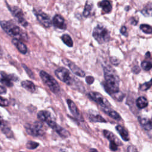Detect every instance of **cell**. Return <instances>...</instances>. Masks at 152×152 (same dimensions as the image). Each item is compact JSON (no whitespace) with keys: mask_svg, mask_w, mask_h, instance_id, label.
Here are the masks:
<instances>
[{"mask_svg":"<svg viewBox=\"0 0 152 152\" xmlns=\"http://www.w3.org/2000/svg\"><path fill=\"white\" fill-rule=\"evenodd\" d=\"M104 77L105 81L102 83L105 91L114 96L119 91L120 79L115 70L110 66H106L103 68Z\"/></svg>","mask_w":152,"mask_h":152,"instance_id":"cell-1","label":"cell"},{"mask_svg":"<svg viewBox=\"0 0 152 152\" xmlns=\"http://www.w3.org/2000/svg\"><path fill=\"white\" fill-rule=\"evenodd\" d=\"M0 26H1L4 31L14 39H27L26 34L20 29V28L17 26L11 21H0Z\"/></svg>","mask_w":152,"mask_h":152,"instance_id":"cell-2","label":"cell"},{"mask_svg":"<svg viewBox=\"0 0 152 152\" xmlns=\"http://www.w3.org/2000/svg\"><path fill=\"white\" fill-rule=\"evenodd\" d=\"M92 35L99 44L109 42L111 38L109 30L101 25H99L95 28L93 30Z\"/></svg>","mask_w":152,"mask_h":152,"instance_id":"cell-3","label":"cell"},{"mask_svg":"<svg viewBox=\"0 0 152 152\" xmlns=\"http://www.w3.org/2000/svg\"><path fill=\"white\" fill-rule=\"evenodd\" d=\"M40 77L47 86L54 93H58L60 92V87L56 80L51 75L44 71H41L40 73Z\"/></svg>","mask_w":152,"mask_h":152,"instance_id":"cell-4","label":"cell"},{"mask_svg":"<svg viewBox=\"0 0 152 152\" xmlns=\"http://www.w3.org/2000/svg\"><path fill=\"white\" fill-rule=\"evenodd\" d=\"M55 74L61 81L69 86H71L74 83V78L69 70L66 68L59 67L55 71Z\"/></svg>","mask_w":152,"mask_h":152,"instance_id":"cell-5","label":"cell"},{"mask_svg":"<svg viewBox=\"0 0 152 152\" xmlns=\"http://www.w3.org/2000/svg\"><path fill=\"white\" fill-rule=\"evenodd\" d=\"M26 131L29 135L33 136H42L45 134L43 129V124L40 122H35L33 124H27L25 126Z\"/></svg>","mask_w":152,"mask_h":152,"instance_id":"cell-6","label":"cell"},{"mask_svg":"<svg viewBox=\"0 0 152 152\" xmlns=\"http://www.w3.org/2000/svg\"><path fill=\"white\" fill-rule=\"evenodd\" d=\"M33 13H35L39 22L44 26L45 28H50L52 25V21L50 17L46 13L42 12L40 10H33Z\"/></svg>","mask_w":152,"mask_h":152,"instance_id":"cell-7","label":"cell"},{"mask_svg":"<svg viewBox=\"0 0 152 152\" xmlns=\"http://www.w3.org/2000/svg\"><path fill=\"white\" fill-rule=\"evenodd\" d=\"M88 96L92 100L98 103L102 107V109H103V108L111 107V105L109 102L99 93L90 92L89 93Z\"/></svg>","mask_w":152,"mask_h":152,"instance_id":"cell-8","label":"cell"},{"mask_svg":"<svg viewBox=\"0 0 152 152\" xmlns=\"http://www.w3.org/2000/svg\"><path fill=\"white\" fill-rule=\"evenodd\" d=\"M8 7L9 10L11 12L13 16L17 19L18 22L24 27H27L28 26V21L25 20L24 17V14L20 8L16 6Z\"/></svg>","mask_w":152,"mask_h":152,"instance_id":"cell-9","label":"cell"},{"mask_svg":"<svg viewBox=\"0 0 152 152\" xmlns=\"http://www.w3.org/2000/svg\"><path fill=\"white\" fill-rule=\"evenodd\" d=\"M62 62L63 63L66 65V66H69L71 71L76 76H79L80 77H84L86 75V73L83 70H82L80 68H79L78 66H77L76 65L73 63L72 61L69 60L68 59L66 58H63L62 59Z\"/></svg>","mask_w":152,"mask_h":152,"instance_id":"cell-10","label":"cell"},{"mask_svg":"<svg viewBox=\"0 0 152 152\" xmlns=\"http://www.w3.org/2000/svg\"><path fill=\"white\" fill-rule=\"evenodd\" d=\"M18 78L14 75H9L4 71H0V82L7 87L13 86V81H16Z\"/></svg>","mask_w":152,"mask_h":152,"instance_id":"cell-11","label":"cell"},{"mask_svg":"<svg viewBox=\"0 0 152 152\" xmlns=\"http://www.w3.org/2000/svg\"><path fill=\"white\" fill-rule=\"evenodd\" d=\"M67 102L68 106L69 107V109L70 110V112H71L73 115L78 120L83 121V117H82L81 115L80 114L76 104L70 99H68L67 100Z\"/></svg>","mask_w":152,"mask_h":152,"instance_id":"cell-12","label":"cell"},{"mask_svg":"<svg viewBox=\"0 0 152 152\" xmlns=\"http://www.w3.org/2000/svg\"><path fill=\"white\" fill-rule=\"evenodd\" d=\"M52 23L55 27L62 29V30H66L67 28V25L65 22L64 18L59 14H56L52 20Z\"/></svg>","mask_w":152,"mask_h":152,"instance_id":"cell-13","label":"cell"},{"mask_svg":"<svg viewBox=\"0 0 152 152\" xmlns=\"http://www.w3.org/2000/svg\"><path fill=\"white\" fill-rule=\"evenodd\" d=\"M13 44L17 48V49L18 50V51L23 54H26L28 52V48L26 45L23 42H21V40L17 39H13L12 40Z\"/></svg>","mask_w":152,"mask_h":152,"instance_id":"cell-14","label":"cell"},{"mask_svg":"<svg viewBox=\"0 0 152 152\" xmlns=\"http://www.w3.org/2000/svg\"><path fill=\"white\" fill-rule=\"evenodd\" d=\"M37 117L38 119L42 121L45 122L47 124L51 121H52V119L51 118V115L50 112H49L47 111H40L38 112Z\"/></svg>","mask_w":152,"mask_h":152,"instance_id":"cell-15","label":"cell"},{"mask_svg":"<svg viewBox=\"0 0 152 152\" xmlns=\"http://www.w3.org/2000/svg\"><path fill=\"white\" fill-rule=\"evenodd\" d=\"M103 134L108 140H110V142L115 143L118 145V146L122 145V143L119 141L118 137H116L114 133H111V131H108V130H104Z\"/></svg>","mask_w":152,"mask_h":152,"instance_id":"cell-16","label":"cell"},{"mask_svg":"<svg viewBox=\"0 0 152 152\" xmlns=\"http://www.w3.org/2000/svg\"><path fill=\"white\" fill-rule=\"evenodd\" d=\"M139 122L144 129L147 131H152V119L147 118H139Z\"/></svg>","mask_w":152,"mask_h":152,"instance_id":"cell-17","label":"cell"},{"mask_svg":"<svg viewBox=\"0 0 152 152\" xmlns=\"http://www.w3.org/2000/svg\"><path fill=\"white\" fill-rule=\"evenodd\" d=\"M52 129H54L55 131L62 137L67 138V137H69L70 135V133L68 131H67L66 129H64V128L61 127L57 124L53 127Z\"/></svg>","mask_w":152,"mask_h":152,"instance_id":"cell-18","label":"cell"},{"mask_svg":"<svg viewBox=\"0 0 152 152\" xmlns=\"http://www.w3.org/2000/svg\"><path fill=\"white\" fill-rule=\"evenodd\" d=\"M102 110L106 113L108 116L110 117L111 118L115 119V120H118L119 121L121 119V116L119 115V114L118 112H117L116 111L111 110L110 107H107V108H103L102 109Z\"/></svg>","mask_w":152,"mask_h":152,"instance_id":"cell-19","label":"cell"},{"mask_svg":"<svg viewBox=\"0 0 152 152\" xmlns=\"http://www.w3.org/2000/svg\"><path fill=\"white\" fill-rule=\"evenodd\" d=\"M116 129L117 130V131L118 132V133L119 134V135L121 136L123 140L126 141H129V137L128 133L124 127L121 125H118L116 127Z\"/></svg>","mask_w":152,"mask_h":152,"instance_id":"cell-20","label":"cell"},{"mask_svg":"<svg viewBox=\"0 0 152 152\" xmlns=\"http://www.w3.org/2000/svg\"><path fill=\"white\" fill-rule=\"evenodd\" d=\"M21 86L28 91L32 93H33L36 90V86L35 84L31 81L25 80L22 81L21 82Z\"/></svg>","mask_w":152,"mask_h":152,"instance_id":"cell-21","label":"cell"},{"mask_svg":"<svg viewBox=\"0 0 152 152\" xmlns=\"http://www.w3.org/2000/svg\"><path fill=\"white\" fill-rule=\"evenodd\" d=\"M99 6L101 7L103 11L106 13H110L112 11V5L110 1H106V0L100 2L99 3Z\"/></svg>","mask_w":152,"mask_h":152,"instance_id":"cell-22","label":"cell"},{"mask_svg":"<svg viewBox=\"0 0 152 152\" xmlns=\"http://www.w3.org/2000/svg\"><path fill=\"white\" fill-rule=\"evenodd\" d=\"M93 7V4L92 1H87L84 7V10L83 13V15L85 17H88L90 15L91 11Z\"/></svg>","mask_w":152,"mask_h":152,"instance_id":"cell-23","label":"cell"},{"mask_svg":"<svg viewBox=\"0 0 152 152\" xmlns=\"http://www.w3.org/2000/svg\"><path fill=\"white\" fill-rule=\"evenodd\" d=\"M141 13L145 17H152V3H149L146 4L141 11Z\"/></svg>","mask_w":152,"mask_h":152,"instance_id":"cell-24","label":"cell"},{"mask_svg":"<svg viewBox=\"0 0 152 152\" xmlns=\"http://www.w3.org/2000/svg\"><path fill=\"white\" fill-rule=\"evenodd\" d=\"M148 100L147 99L143 96L139 97L136 100V105L139 108V109H143L147 106L148 105Z\"/></svg>","mask_w":152,"mask_h":152,"instance_id":"cell-25","label":"cell"},{"mask_svg":"<svg viewBox=\"0 0 152 152\" xmlns=\"http://www.w3.org/2000/svg\"><path fill=\"white\" fill-rule=\"evenodd\" d=\"M89 119L92 122H106V121L99 114H90L89 115Z\"/></svg>","mask_w":152,"mask_h":152,"instance_id":"cell-26","label":"cell"},{"mask_svg":"<svg viewBox=\"0 0 152 152\" xmlns=\"http://www.w3.org/2000/svg\"><path fill=\"white\" fill-rule=\"evenodd\" d=\"M61 39L67 46H68L69 47H73V41L71 37H70V36H69V35H67V34H64L62 36Z\"/></svg>","mask_w":152,"mask_h":152,"instance_id":"cell-27","label":"cell"},{"mask_svg":"<svg viewBox=\"0 0 152 152\" xmlns=\"http://www.w3.org/2000/svg\"><path fill=\"white\" fill-rule=\"evenodd\" d=\"M151 86H152V78L150 81L146 82L143 84H141L139 88V89L141 91H147L148 89H149L151 88Z\"/></svg>","mask_w":152,"mask_h":152,"instance_id":"cell-28","label":"cell"},{"mask_svg":"<svg viewBox=\"0 0 152 152\" xmlns=\"http://www.w3.org/2000/svg\"><path fill=\"white\" fill-rule=\"evenodd\" d=\"M141 66L142 69L145 71H149L152 69V62L151 61H144L141 62Z\"/></svg>","mask_w":152,"mask_h":152,"instance_id":"cell-29","label":"cell"},{"mask_svg":"<svg viewBox=\"0 0 152 152\" xmlns=\"http://www.w3.org/2000/svg\"><path fill=\"white\" fill-rule=\"evenodd\" d=\"M140 29L146 34H152V27L148 25L143 24L140 26Z\"/></svg>","mask_w":152,"mask_h":152,"instance_id":"cell-30","label":"cell"},{"mask_svg":"<svg viewBox=\"0 0 152 152\" xmlns=\"http://www.w3.org/2000/svg\"><path fill=\"white\" fill-rule=\"evenodd\" d=\"M2 131L3 132V133L8 137L10 139L13 138L14 137V134L13 131L11 130V129L10 128L8 127H4L2 129Z\"/></svg>","mask_w":152,"mask_h":152,"instance_id":"cell-31","label":"cell"},{"mask_svg":"<svg viewBox=\"0 0 152 152\" xmlns=\"http://www.w3.org/2000/svg\"><path fill=\"white\" fill-rule=\"evenodd\" d=\"M39 146V143L33 141H29L26 144V147L29 150H33Z\"/></svg>","mask_w":152,"mask_h":152,"instance_id":"cell-32","label":"cell"},{"mask_svg":"<svg viewBox=\"0 0 152 152\" xmlns=\"http://www.w3.org/2000/svg\"><path fill=\"white\" fill-rule=\"evenodd\" d=\"M8 105H9V102L7 99H5L1 96H0V106H7Z\"/></svg>","mask_w":152,"mask_h":152,"instance_id":"cell-33","label":"cell"},{"mask_svg":"<svg viewBox=\"0 0 152 152\" xmlns=\"http://www.w3.org/2000/svg\"><path fill=\"white\" fill-rule=\"evenodd\" d=\"M110 148L112 151H117L118 150V145L114 142H110Z\"/></svg>","mask_w":152,"mask_h":152,"instance_id":"cell-34","label":"cell"},{"mask_svg":"<svg viewBox=\"0 0 152 152\" xmlns=\"http://www.w3.org/2000/svg\"><path fill=\"white\" fill-rule=\"evenodd\" d=\"M111 62L113 65H115V66H118V65L119 64L120 61L119 60V59L117 58L116 57H111Z\"/></svg>","mask_w":152,"mask_h":152,"instance_id":"cell-35","label":"cell"},{"mask_svg":"<svg viewBox=\"0 0 152 152\" xmlns=\"http://www.w3.org/2000/svg\"><path fill=\"white\" fill-rule=\"evenodd\" d=\"M94 80H95V78L92 76H88L86 78V81L87 83L89 84H93L94 82Z\"/></svg>","mask_w":152,"mask_h":152,"instance_id":"cell-36","label":"cell"},{"mask_svg":"<svg viewBox=\"0 0 152 152\" xmlns=\"http://www.w3.org/2000/svg\"><path fill=\"white\" fill-rule=\"evenodd\" d=\"M128 152H138L137 148L134 146H129L127 148Z\"/></svg>","mask_w":152,"mask_h":152,"instance_id":"cell-37","label":"cell"},{"mask_svg":"<svg viewBox=\"0 0 152 152\" xmlns=\"http://www.w3.org/2000/svg\"><path fill=\"white\" fill-rule=\"evenodd\" d=\"M23 68L25 69V70H26V71H26V73L29 74V76H30V77H31V78H33V73H32V72H31V71L30 70V69H29L25 65H23Z\"/></svg>","mask_w":152,"mask_h":152,"instance_id":"cell-38","label":"cell"},{"mask_svg":"<svg viewBox=\"0 0 152 152\" xmlns=\"http://www.w3.org/2000/svg\"><path fill=\"white\" fill-rule=\"evenodd\" d=\"M121 33L124 36H126L127 35V28L125 26H122L121 29Z\"/></svg>","mask_w":152,"mask_h":152,"instance_id":"cell-39","label":"cell"},{"mask_svg":"<svg viewBox=\"0 0 152 152\" xmlns=\"http://www.w3.org/2000/svg\"><path fill=\"white\" fill-rule=\"evenodd\" d=\"M7 92V90L6 89L4 88V87L0 86V95L1 94H4Z\"/></svg>","mask_w":152,"mask_h":152,"instance_id":"cell-40","label":"cell"},{"mask_svg":"<svg viewBox=\"0 0 152 152\" xmlns=\"http://www.w3.org/2000/svg\"><path fill=\"white\" fill-rule=\"evenodd\" d=\"M133 71L136 73V74H138L139 73H140V69L139 66H135L133 69Z\"/></svg>","mask_w":152,"mask_h":152,"instance_id":"cell-41","label":"cell"},{"mask_svg":"<svg viewBox=\"0 0 152 152\" xmlns=\"http://www.w3.org/2000/svg\"><path fill=\"white\" fill-rule=\"evenodd\" d=\"M90 152H98V150H97L96 149H95V148H92V149H90Z\"/></svg>","mask_w":152,"mask_h":152,"instance_id":"cell-42","label":"cell"},{"mask_svg":"<svg viewBox=\"0 0 152 152\" xmlns=\"http://www.w3.org/2000/svg\"><path fill=\"white\" fill-rule=\"evenodd\" d=\"M2 55H3V51L1 47H0V58L2 57Z\"/></svg>","mask_w":152,"mask_h":152,"instance_id":"cell-43","label":"cell"},{"mask_svg":"<svg viewBox=\"0 0 152 152\" xmlns=\"http://www.w3.org/2000/svg\"><path fill=\"white\" fill-rule=\"evenodd\" d=\"M3 125V119L1 118V117H0V127H1Z\"/></svg>","mask_w":152,"mask_h":152,"instance_id":"cell-44","label":"cell"},{"mask_svg":"<svg viewBox=\"0 0 152 152\" xmlns=\"http://www.w3.org/2000/svg\"><path fill=\"white\" fill-rule=\"evenodd\" d=\"M20 152H22V151H20Z\"/></svg>","mask_w":152,"mask_h":152,"instance_id":"cell-45","label":"cell"}]
</instances>
